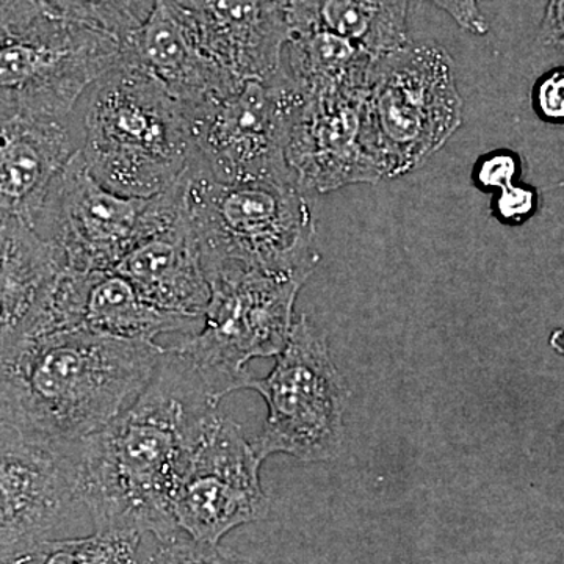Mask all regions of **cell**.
Returning <instances> with one entry per match:
<instances>
[{
	"instance_id": "9a60e30c",
	"label": "cell",
	"mask_w": 564,
	"mask_h": 564,
	"mask_svg": "<svg viewBox=\"0 0 564 564\" xmlns=\"http://www.w3.org/2000/svg\"><path fill=\"white\" fill-rule=\"evenodd\" d=\"M204 51L240 80L280 69L291 36L289 0H170Z\"/></svg>"
},
{
	"instance_id": "4dcf8cb0",
	"label": "cell",
	"mask_w": 564,
	"mask_h": 564,
	"mask_svg": "<svg viewBox=\"0 0 564 564\" xmlns=\"http://www.w3.org/2000/svg\"><path fill=\"white\" fill-rule=\"evenodd\" d=\"M549 344H551V347L554 348L556 352L564 356V328L555 329V332L551 334Z\"/></svg>"
},
{
	"instance_id": "8fae6325",
	"label": "cell",
	"mask_w": 564,
	"mask_h": 564,
	"mask_svg": "<svg viewBox=\"0 0 564 564\" xmlns=\"http://www.w3.org/2000/svg\"><path fill=\"white\" fill-rule=\"evenodd\" d=\"M77 452L0 419V558L52 540L80 503Z\"/></svg>"
},
{
	"instance_id": "6da1fadb",
	"label": "cell",
	"mask_w": 564,
	"mask_h": 564,
	"mask_svg": "<svg viewBox=\"0 0 564 564\" xmlns=\"http://www.w3.org/2000/svg\"><path fill=\"white\" fill-rule=\"evenodd\" d=\"M218 403L202 377L166 347L143 392L79 444L77 494L96 530H132L158 541L180 534L174 497Z\"/></svg>"
},
{
	"instance_id": "3957f363",
	"label": "cell",
	"mask_w": 564,
	"mask_h": 564,
	"mask_svg": "<svg viewBox=\"0 0 564 564\" xmlns=\"http://www.w3.org/2000/svg\"><path fill=\"white\" fill-rule=\"evenodd\" d=\"M80 154L104 187L151 198L195 162L184 107L147 70L122 57L77 107Z\"/></svg>"
},
{
	"instance_id": "83f0119b",
	"label": "cell",
	"mask_w": 564,
	"mask_h": 564,
	"mask_svg": "<svg viewBox=\"0 0 564 564\" xmlns=\"http://www.w3.org/2000/svg\"><path fill=\"white\" fill-rule=\"evenodd\" d=\"M437 9L445 11L463 29L484 36L489 31L484 13H481L478 0H430Z\"/></svg>"
},
{
	"instance_id": "7c38bea8",
	"label": "cell",
	"mask_w": 564,
	"mask_h": 564,
	"mask_svg": "<svg viewBox=\"0 0 564 564\" xmlns=\"http://www.w3.org/2000/svg\"><path fill=\"white\" fill-rule=\"evenodd\" d=\"M147 203L104 187L77 151L52 184L33 229L58 248L69 269L113 270L147 236Z\"/></svg>"
},
{
	"instance_id": "ac0fdd59",
	"label": "cell",
	"mask_w": 564,
	"mask_h": 564,
	"mask_svg": "<svg viewBox=\"0 0 564 564\" xmlns=\"http://www.w3.org/2000/svg\"><path fill=\"white\" fill-rule=\"evenodd\" d=\"M65 267L58 248L29 223L0 220V359L32 332Z\"/></svg>"
},
{
	"instance_id": "277c9868",
	"label": "cell",
	"mask_w": 564,
	"mask_h": 564,
	"mask_svg": "<svg viewBox=\"0 0 564 564\" xmlns=\"http://www.w3.org/2000/svg\"><path fill=\"white\" fill-rule=\"evenodd\" d=\"M185 203L203 265L237 262L307 281L321 261L313 207L296 182H221L195 161Z\"/></svg>"
},
{
	"instance_id": "4316f807",
	"label": "cell",
	"mask_w": 564,
	"mask_h": 564,
	"mask_svg": "<svg viewBox=\"0 0 564 564\" xmlns=\"http://www.w3.org/2000/svg\"><path fill=\"white\" fill-rule=\"evenodd\" d=\"M532 106L540 120L564 126V66L547 70L536 80Z\"/></svg>"
},
{
	"instance_id": "30bf717a",
	"label": "cell",
	"mask_w": 564,
	"mask_h": 564,
	"mask_svg": "<svg viewBox=\"0 0 564 564\" xmlns=\"http://www.w3.org/2000/svg\"><path fill=\"white\" fill-rule=\"evenodd\" d=\"M262 463L239 423L212 413L174 497L180 532L218 545L237 527L265 519L270 499L261 484Z\"/></svg>"
},
{
	"instance_id": "5b68a950",
	"label": "cell",
	"mask_w": 564,
	"mask_h": 564,
	"mask_svg": "<svg viewBox=\"0 0 564 564\" xmlns=\"http://www.w3.org/2000/svg\"><path fill=\"white\" fill-rule=\"evenodd\" d=\"M204 270L210 299L202 329L169 348L221 402L228 393L248 388V362L284 350L306 281L237 262L207 263Z\"/></svg>"
},
{
	"instance_id": "9c48e42d",
	"label": "cell",
	"mask_w": 564,
	"mask_h": 564,
	"mask_svg": "<svg viewBox=\"0 0 564 564\" xmlns=\"http://www.w3.org/2000/svg\"><path fill=\"white\" fill-rule=\"evenodd\" d=\"M120 58V40L46 11L0 33V106L73 117L88 88Z\"/></svg>"
},
{
	"instance_id": "f1b7e54d",
	"label": "cell",
	"mask_w": 564,
	"mask_h": 564,
	"mask_svg": "<svg viewBox=\"0 0 564 564\" xmlns=\"http://www.w3.org/2000/svg\"><path fill=\"white\" fill-rule=\"evenodd\" d=\"M43 13L44 0H0V33L21 28Z\"/></svg>"
},
{
	"instance_id": "484cf974",
	"label": "cell",
	"mask_w": 564,
	"mask_h": 564,
	"mask_svg": "<svg viewBox=\"0 0 564 564\" xmlns=\"http://www.w3.org/2000/svg\"><path fill=\"white\" fill-rule=\"evenodd\" d=\"M540 206V195L532 185L516 184L492 195L491 214L507 226H521L533 218Z\"/></svg>"
},
{
	"instance_id": "52a82bcc",
	"label": "cell",
	"mask_w": 564,
	"mask_h": 564,
	"mask_svg": "<svg viewBox=\"0 0 564 564\" xmlns=\"http://www.w3.org/2000/svg\"><path fill=\"white\" fill-rule=\"evenodd\" d=\"M247 389L265 400V423L252 441L256 455L284 454L303 463L336 458L344 443L350 389L329 352L328 339L306 315L295 318L272 372Z\"/></svg>"
},
{
	"instance_id": "44dd1931",
	"label": "cell",
	"mask_w": 564,
	"mask_h": 564,
	"mask_svg": "<svg viewBox=\"0 0 564 564\" xmlns=\"http://www.w3.org/2000/svg\"><path fill=\"white\" fill-rule=\"evenodd\" d=\"M375 58L359 44L326 31L292 32L281 68L304 98L366 93Z\"/></svg>"
},
{
	"instance_id": "ba28073f",
	"label": "cell",
	"mask_w": 564,
	"mask_h": 564,
	"mask_svg": "<svg viewBox=\"0 0 564 564\" xmlns=\"http://www.w3.org/2000/svg\"><path fill=\"white\" fill-rule=\"evenodd\" d=\"M302 102L280 66L267 79L182 104L196 163L221 182H296L285 150Z\"/></svg>"
},
{
	"instance_id": "d4e9b609",
	"label": "cell",
	"mask_w": 564,
	"mask_h": 564,
	"mask_svg": "<svg viewBox=\"0 0 564 564\" xmlns=\"http://www.w3.org/2000/svg\"><path fill=\"white\" fill-rule=\"evenodd\" d=\"M521 174L522 161L518 152L496 150L475 162L473 181L478 191L494 195L519 182Z\"/></svg>"
},
{
	"instance_id": "d6986e66",
	"label": "cell",
	"mask_w": 564,
	"mask_h": 564,
	"mask_svg": "<svg viewBox=\"0 0 564 564\" xmlns=\"http://www.w3.org/2000/svg\"><path fill=\"white\" fill-rule=\"evenodd\" d=\"M202 317L169 313L143 299L115 270L88 272L82 302L79 328L121 339L155 343L162 334L198 333Z\"/></svg>"
},
{
	"instance_id": "8992f818",
	"label": "cell",
	"mask_w": 564,
	"mask_h": 564,
	"mask_svg": "<svg viewBox=\"0 0 564 564\" xmlns=\"http://www.w3.org/2000/svg\"><path fill=\"white\" fill-rule=\"evenodd\" d=\"M364 110L384 177L414 172L462 128L454 61L437 44L410 43L380 55L370 69Z\"/></svg>"
},
{
	"instance_id": "603a6c76",
	"label": "cell",
	"mask_w": 564,
	"mask_h": 564,
	"mask_svg": "<svg viewBox=\"0 0 564 564\" xmlns=\"http://www.w3.org/2000/svg\"><path fill=\"white\" fill-rule=\"evenodd\" d=\"M158 0H44L47 13L126 39L151 17Z\"/></svg>"
},
{
	"instance_id": "2e32d148",
	"label": "cell",
	"mask_w": 564,
	"mask_h": 564,
	"mask_svg": "<svg viewBox=\"0 0 564 564\" xmlns=\"http://www.w3.org/2000/svg\"><path fill=\"white\" fill-rule=\"evenodd\" d=\"M122 57L147 70L182 104L231 90L240 79L204 51L170 0H158L151 17L120 41Z\"/></svg>"
},
{
	"instance_id": "ffe728a7",
	"label": "cell",
	"mask_w": 564,
	"mask_h": 564,
	"mask_svg": "<svg viewBox=\"0 0 564 564\" xmlns=\"http://www.w3.org/2000/svg\"><path fill=\"white\" fill-rule=\"evenodd\" d=\"M288 21L291 33H336L373 57L410 44L408 0H289Z\"/></svg>"
},
{
	"instance_id": "f546056e",
	"label": "cell",
	"mask_w": 564,
	"mask_h": 564,
	"mask_svg": "<svg viewBox=\"0 0 564 564\" xmlns=\"http://www.w3.org/2000/svg\"><path fill=\"white\" fill-rule=\"evenodd\" d=\"M540 41L564 54V0H547L541 21Z\"/></svg>"
},
{
	"instance_id": "cb8c5ba5",
	"label": "cell",
	"mask_w": 564,
	"mask_h": 564,
	"mask_svg": "<svg viewBox=\"0 0 564 564\" xmlns=\"http://www.w3.org/2000/svg\"><path fill=\"white\" fill-rule=\"evenodd\" d=\"M143 564H258L223 551L218 545L193 541L192 538L177 536L169 540H155L151 552L144 554Z\"/></svg>"
},
{
	"instance_id": "d6a6232c",
	"label": "cell",
	"mask_w": 564,
	"mask_h": 564,
	"mask_svg": "<svg viewBox=\"0 0 564 564\" xmlns=\"http://www.w3.org/2000/svg\"><path fill=\"white\" fill-rule=\"evenodd\" d=\"M562 185H564V182H563V184H562Z\"/></svg>"
},
{
	"instance_id": "e0dca14e",
	"label": "cell",
	"mask_w": 564,
	"mask_h": 564,
	"mask_svg": "<svg viewBox=\"0 0 564 564\" xmlns=\"http://www.w3.org/2000/svg\"><path fill=\"white\" fill-rule=\"evenodd\" d=\"M113 270L169 313L203 318L209 304V281L188 212L137 243Z\"/></svg>"
},
{
	"instance_id": "5bb4252c",
	"label": "cell",
	"mask_w": 564,
	"mask_h": 564,
	"mask_svg": "<svg viewBox=\"0 0 564 564\" xmlns=\"http://www.w3.org/2000/svg\"><path fill=\"white\" fill-rule=\"evenodd\" d=\"M80 137L77 111L58 120L0 106V220L20 218L33 228Z\"/></svg>"
},
{
	"instance_id": "1f68e13d",
	"label": "cell",
	"mask_w": 564,
	"mask_h": 564,
	"mask_svg": "<svg viewBox=\"0 0 564 564\" xmlns=\"http://www.w3.org/2000/svg\"><path fill=\"white\" fill-rule=\"evenodd\" d=\"M0 564H11L10 558H0Z\"/></svg>"
},
{
	"instance_id": "4fadbf2b",
	"label": "cell",
	"mask_w": 564,
	"mask_h": 564,
	"mask_svg": "<svg viewBox=\"0 0 564 564\" xmlns=\"http://www.w3.org/2000/svg\"><path fill=\"white\" fill-rule=\"evenodd\" d=\"M366 93L313 96L300 104L285 158L304 192L332 193L384 180L367 128Z\"/></svg>"
},
{
	"instance_id": "7a4b0ae2",
	"label": "cell",
	"mask_w": 564,
	"mask_h": 564,
	"mask_svg": "<svg viewBox=\"0 0 564 564\" xmlns=\"http://www.w3.org/2000/svg\"><path fill=\"white\" fill-rule=\"evenodd\" d=\"M165 348L84 328L22 337L0 359V419L79 445L143 392Z\"/></svg>"
},
{
	"instance_id": "7402d4cb",
	"label": "cell",
	"mask_w": 564,
	"mask_h": 564,
	"mask_svg": "<svg viewBox=\"0 0 564 564\" xmlns=\"http://www.w3.org/2000/svg\"><path fill=\"white\" fill-rule=\"evenodd\" d=\"M143 536L132 530H96L84 538L46 540L11 564H143Z\"/></svg>"
}]
</instances>
